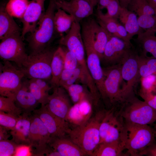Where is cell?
<instances>
[{
  "label": "cell",
  "mask_w": 156,
  "mask_h": 156,
  "mask_svg": "<svg viewBox=\"0 0 156 156\" xmlns=\"http://www.w3.org/2000/svg\"><path fill=\"white\" fill-rule=\"evenodd\" d=\"M105 111H99L85 124L70 128L68 131V137L87 156H92L100 144L99 127Z\"/></svg>",
  "instance_id": "cell-1"
},
{
  "label": "cell",
  "mask_w": 156,
  "mask_h": 156,
  "mask_svg": "<svg viewBox=\"0 0 156 156\" xmlns=\"http://www.w3.org/2000/svg\"><path fill=\"white\" fill-rule=\"evenodd\" d=\"M57 8L55 0H50L48 7L34 31L27 41L30 54L38 53L49 47L55 31L53 18Z\"/></svg>",
  "instance_id": "cell-2"
},
{
  "label": "cell",
  "mask_w": 156,
  "mask_h": 156,
  "mask_svg": "<svg viewBox=\"0 0 156 156\" xmlns=\"http://www.w3.org/2000/svg\"><path fill=\"white\" fill-rule=\"evenodd\" d=\"M125 148L129 155L142 156L144 151L155 143V130L149 125L125 122Z\"/></svg>",
  "instance_id": "cell-3"
},
{
  "label": "cell",
  "mask_w": 156,
  "mask_h": 156,
  "mask_svg": "<svg viewBox=\"0 0 156 156\" xmlns=\"http://www.w3.org/2000/svg\"><path fill=\"white\" fill-rule=\"evenodd\" d=\"M121 64L103 67L104 75V94L102 98L110 109L119 108L126 102L121 84L123 80L121 73Z\"/></svg>",
  "instance_id": "cell-4"
},
{
  "label": "cell",
  "mask_w": 156,
  "mask_h": 156,
  "mask_svg": "<svg viewBox=\"0 0 156 156\" xmlns=\"http://www.w3.org/2000/svg\"><path fill=\"white\" fill-rule=\"evenodd\" d=\"M119 111L125 122L148 125L156 121V109L135 95L127 100Z\"/></svg>",
  "instance_id": "cell-5"
},
{
  "label": "cell",
  "mask_w": 156,
  "mask_h": 156,
  "mask_svg": "<svg viewBox=\"0 0 156 156\" xmlns=\"http://www.w3.org/2000/svg\"><path fill=\"white\" fill-rule=\"evenodd\" d=\"M55 50L49 47L36 53L28 55L20 69L27 79L50 80L52 77L51 62Z\"/></svg>",
  "instance_id": "cell-6"
},
{
  "label": "cell",
  "mask_w": 156,
  "mask_h": 156,
  "mask_svg": "<svg viewBox=\"0 0 156 156\" xmlns=\"http://www.w3.org/2000/svg\"><path fill=\"white\" fill-rule=\"evenodd\" d=\"M99 131L100 144L117 141L125 142V122L119 109L113 108L105 110L100 122Z\"/></svg>",
  "instance_id": "cell-7"
},
{
  "label": "cell",
  "mask_w": 156,
  "mask_h": 156,
  "mask_svg": "<svg viewBox=\"0 0 156 156\" xmlns=\"http://www.w3.org/2000/svg\"><path fill=\"white\" fill-rule=\"evenodd\" d=\"M3 61V63L0 64V96L14 100L25 75L20 69L10 62Z\"/></svg>",
  "instance_id": "cell-8"
},
{
  "label": "cell",
  "mask_w": 156,
  "mask_h": 156,
  "mask_svg": "<svg viewBox=\"0 0 156 156\" xmlns=\"http://www.w3.org/2000/svg\"><path fill=\"white\" fill-rule=\"evenodd\" d=\"M21 35L19 33L8 36L1 40L0 43L1 58L14 62L19 68L28 56Z\"/></svg>",
  "instance_id": "cell-9"
},
{
  "label": "cell",
  "mask_w": 156,
  "mask_h": 156,
  "mask_svg": "<svg viewBox=\"0 0 156 156\" xmlns=\"http://www.w3.org/2000/svg\"><path fill=\"white\" fill-rule=\"evenodd\" d=\"M81 32L83 42L92 47L101 61L105 47L111 35L98 22L91 18L83 23Z\"/></svg>",
  "instance_id": "cell-10"
},
{
  "label": "cell",
  "mask_w": 156,
  "mask_h": 156,
  "mask_svg": "<svg viewBox=\"0 0 156 156\" xmlns=\"http://www.w3.org/2000/svg\"><path fill=\"white\" fill-rule=\"evenodd\" d=\"M30 118L29 140L33 155H46L50 147V135L39 117L33 114Z\"/></svg>",
  "instance_id": "cell-11"
},
{
  "label": "cell",
  "mask_w": 156,
  "mask_h": 156,
  "mask_svg": "<svg viewBox=\"0 0 156 156\" xmlns=\"http://www.w3.org/2000/svg\"><path fill=\"white\" fill-rule=\"evenodd\" d=\"M138 56L136 53L131 49L121 64V76L123 80L126 82L123 91L126 101L135 95L134 88L139 79L140 78L139 72Z\"/></svg>",
  "instance_id": "cell-12"
},
{
  "label": "cell",
  "mask_w": 156,
  "mask_h": 156,
  "mask_svg": "<svg viewBox=\"0 0 156 156\" xmlns=\"http://www.w3.org/2000/svg\"><path fill=\"white\" fill-rule=\"evenodd\" d=\"M131 44L111 36L107 44L101 61L103 67L122 64L131 50Z\"/></svg>",
  "instance_id": "cell-13"
},
{
  "label": "cell",
  "mask_w": 156,
  "mask_h": 156,
  "mask_svg": "<svg viewBox=\"0 0 156 156\" xmlns=\"http://www.w3.org/2000/svg\"><path fill=\"white\" fill-rule=\"evenodd\" d=\"M53 89V93L49 95L46 106L56 116L66 121L67 115L72 106L71 99L66 91L62 87L58 86Z\"/></svg>",
  "instance_id": "cell-14"
},
{
  "label": "cell",
  "mask_w": 156,
  "mask_h": 156,
  "mask_svg": "<svg viewBox=\"0 0 156 156\" xmlns=\"http://www.w3.org/2000/svg\"><path fill=\"white\" fill-rule=\"evenodd\" d=\"M46 127L51 137H62L67 135L70 128L68 123L57 117L47 109L46 105H42L40 108L33 112Z\"/></svg>",
  "instance_id": "cell-15"
},
{
  "label": "cell",
  "mask_w": 156,
  "mask_h": 156,
  "mask_svg": "<svg viewBox=\"0 0 156 156\" xmlns=\"http://www.w3.org/2000/svg\"><path fill=\"white\" fill-rule=\"evenodd\" d=\"M45 0H32L23 17L21 19L23 24L21 36L23 39L26 34L32 33L45 13Z\"/></svg>",
  "instance_id": "cell-16"
},
{
  "label": "cell",
  "mask_w": 156,
  "mask_h": 156,
  "mask_svg": "<svg viewBox=\"0 0 156 156\" xmlns=\"http://www.w3.org/2000/svg\"><path fill=\"white\" fill-rule=\"evenodd\" d=\"M55 3L57 8L63 10L79 23L93 12L94 7L88 0H55Z\"/></svg>",
  "instance_id": "cell-17"
},
{
  "label": "cell",
  "mask_w": 156,
  "mask_h": 156,
  "mask_svg": "<svg viewBox=\"0 0 156 156\" xmlns=\"http://www.w3.org/2000/svg\"><path fill=\"white\" fill-rule=\"evenodd\" d=\"M84 44L88 69L102 98L104 94V75L101 59L92 46Z\"/></svg>",
  "instance_id": "cell-18"
},
{
  "label": "cell",
  "mask_w": 156,
  "mask_h": 156,
  "mask_svg": "<svg viewBox=\"0 0 156 156\" xmlns=\"http://www.w3.org/2000/svg\"><path fill=\"white\" fill-rule=\"evenodd\" d=\"M93 104L92 102L84 100L72 105L66 118L70 127L80 126L88 122L92 117Z\"/></svg>",
  "instance_id": "cell-19"
},
{
  "label": "cell",
  "mask_w": 156,
  "mask_h": 156,
  "mask_svg": "<svg viewBox=\"0 0 156 156\" xmlns=\"http://www.w3.org/2000/svg\"><path fill=\"white\" fill-rule=\"evenodd\" d=\"M27 79L25 77L23 78L14 101L16 105L21 110L22 113L31 114L40 103L30 92L28 87V79Z\"/></svg>",
  "instance_id": "cell-20"
},
{
  "label": "cell",
  "mask_w": 156,
  "mask_h": 156,
  "mask_svg": "<svg viewBox=\"0 0 156 156\" xmlns=\"http://www.w3.org/2000/svg\"><path fill=\"white\" fill-rule=\"evenodd\" d=\"M67 136L51 137L49 145L60 156H87Z\"/></svg>",
  "instance_id": "cell-21"
},
{
  "label": "cell",
  "mask_w": 156,
  "mask_h": 156,
  "mask_svg": "<svg viewBox=\"0 0 156 156\" xmlns=\"http://www.w3.org/2000/svg\"><path fill=\"white\" fill-rule=\"evenodd\" d=\"M31 114L22 113L19 117L14 128L10 131L11 140L17 144L30 145L29 135Z\"/></svg>",
  "instance_id": "cell-22"
},
{
  "label": "cell",
  "mask_w": 156,
  "mask_h": 156,
  "mask_svg": "<svg viewBox=\"0 0 156 156\" xmlns=\"http://www.w3.org/2000/svg\"><path fill=\"white\" fill-rule=\"evenodd\" d=\"M118 19L127 31L130 40L135 35L143 32L139 25L137 15L127 8L121 7Z\"/></svg>",
  "instance_id": "cell-23"
},
{
  "label": "cell",
  "mask_w": 156,
  "mask_h": 156,
  "mask_svg": "<svg viewBox=\"0 0 156 156\" xmlns=\"http://www.w3.org/2000/svg\"><path fill=\"white\" fill-rule=\"evenodd\" d=\"M65 51L60 46L54 53L51 62L52 77L50 81L52 88L59 86V82L62 73L64 69Z\"/></svg>",
  "instance_id": "cell-24"
},
{
  "label": "cell",
  "mask_w": 156,
  "mask_h": 156,
  "mask_svg": "<svg viewBox=\"0 0 156 156\" xmlns=\"http://www.w3.org/2000/svg\"><path fill=\"white\" fill-rule=\"evenodd\" d=\"M22 29L13 18L5 10V7L0 8V39H3L13 34L21 33Z\"/></svg>",
  "instance_id": "cell-25"
},
{
  "label": "cell",
  "mask_w": 156,
  "mask_h": 156,
  "mask_svg": "<svg viewBox=\"0 0 156 156\" xmlns=\"http://www.w3.org/2000/svg\"><path fill=\"white\" fill-rule=\"evenodd\" d=\"M125 142L117 141L99 144L92 156H129L123 151L125 149Z\"/></svg>",
  "instance_id": "cell-26"
},
{
  "label": "cell",
  "mask_w": 156,
  "mask_h": 156,
  "mask_svg": "<svg viewBox=\"0 0 156 156\" xmlns=\"http://www.w3.org/2000/svg\"><path fill=\"white\" fill-rule=\"evenodd\" d=\"M65 89L73 104L83 100H88L92 102L95 105H97L93 96L86 85L75 83Z\"/></svg>",
  "instance_id": "cell-27"
},
{
  "label": "cell",
  "mask_w": 156,
  "mask_h": 156,
  "mask_svg": "<svg viewBox=\"0 0 156 156\" xmlns=\"http://www.w3.org/2000/svg\"><path fill=\"white\" fill-rule=\"evenodd\" d=\"M53 21L55 31L60 35L66 34L75 21L72 16L60 8L55 12Z\"/></svg>",
  "instance_id": "cell-28"
},
{
  "label": "cell",
  "mask_w": 156,
  "mask_h": 156,
  "mask_svg": "<svg viewBox=\"0 0 156 156\" xmlns=\"http://www.w3.org/2000/svg\"><path fill=\"white\" fill-rule=\"evenodd\" d=\"M155 33L145 31L138 35L136 40L142 49L144 54L147 53H151L156 58V36Z\"/></svg>",
  "instance_id": "cell-29"
},
{
  "label": "cell",
  "mask_w": 156,
  "mask_h": 156,
  "mask_svg": "<svg viewBox=\"0 0 156 156\" xmlns=\"http://www.w3.org/2000/svg\"><path fill=\"white\" fill-rule=\"evenodd\" d=\"M29 1V0H9L5 6V10L12 17L21 19Z\"/></svg>",
  "instance_id": "cell-30"
},
{
  "label": "cell",
  "mask_w": 156,
  "mask_h": 156,
  "mask_svg": "<svg viewBox=\"0 0 156 156\" xmlns=\"http://www.w3.org/2000/svg\"><path fill=\"white\" fill-rule=\"evenodd\" d=\"M138 58L140 77H145L156 72V58L143 54L138 55Z\"/></svg>",
  "instance_id": "cell-31"
},
{
  "label": "cell",
  "mask_w": 156,
  "mask_h": 156,
  "mask_svg": "<svg viewBox=\"0 0 156 156\" xmlns=\"http://www.w3.org/2000/svg\"><path fill=\"white\" fill-rule=\"evenodd\" d=\"M127 9L138 16L143 14L155 15L154 9L147 0H131Z\"/></svg>",
  "instance_id": "cell-32"
},
{
  "label": "cell",
  "mask_w": 156,
  "mask_h": 156,
  "mask_svg": "<svg viewBox=\"0 0 156 156\" xmlns=\"http://www.w3.org/2000/svg\"><path fill=\"white\" fill-rule=\"evenodd\" d=\"M98 22L111 35L113 36L116 32L119 23L118 19L104 14L100 10H98L96 14Z\"/></svg>",
  "instance_id": "cell-33"
},
{
  "label": "cell",
  "mask_w": 156,
  "mask_h": 156,
  "mask_svg": "<svg viewBox=\"0 0 156 156\" xmlns=\"http://www.w3.org/2000/svg\"><path fill=\"white\" fill-rule=\"evenodd\" d=\"M0 111L18 117L22 114L21 110L16 105L14 100L1 96H0Z\"/></svg>",
  "instance_id": "cell-34"
},
{
  "label": "cell",
  "mask_w": 156,
  "mask_h": 156,
  "mask_svg": "<svg viewBox=\"0 0 156 156\" xmlns=\"http://www.w3.org/2000/svg\"><path fill=\"white\" fill-rule=\"evenodd\" d=\"M28 87L30 92L40 104L42 105L47 104L49 94L40 88L32 79H28Z\"/></svg>",
  "instance_id": "cell-35"
},
{
  "label": "cell",
  "mask_w": 156,
  "mask_h": 156,
  "mask_svg": "<svg viewBox=\"0 0 156 156\" xmlns=\"http://www.w3.org/2000/svg\"><path fill=\"white\" fill-rule=\"evenodd\" d=\"M138 23L140 27L145 31H153L156 33V16L143 14L138 16Z\"/></svg>",
  "instance_id": "cell-36"
},
{
  "label": "cell",
  "mask_w": 156,
  "mask_h": 156,
  "mask_svg": "<svg viewBox=\"0 0 156 156\" xmlns=\"http://www.w3.org/2000/svg\"><path fill=\"white\" fill-rule=\"evenodd\" d=\"M19 117L0 111V126L8 131L12 130L14 128Z\"/></svg>",
  "instance_id": "cell-37"
},
{
  "label": "cell",
  "mask_w": 156,
  "mask_h": 156,
  "mask_svg": "<svg viewBox=\"0 0 156 156\" xmlns=\"http://www.w3.org/2000/svg\"><path fill=\"white\" fill-rule=\"evenodd\" d=\"M141 88L145 92H153L156 89V72L148 76L140 77Z\"/></svg>",
  "instance_id": "cell-38"
},
{
  "label": "cell",
  "mask_w": 156,
  "mask_h": 156,
  "mask_svg": "<svg viewBox=\"0 0 156 156\" xmlns=\"http://www.w3.org/2000/svg\"><path fill=\"white\" fill-rule=\"evenodd\" d=\"M18 144L12 140H0V156H13Z\"/></svg>",
  "instance_id": "cell-39"
},
{
  "label": "cell",
  "mask_w": 156,
  "mask_h": 156,
  "mask_svg": "<svg viewBox=\"0 0 156 156\" xmlns=\"http://www.w3.org/2000/svg\"><path fill=\"white\" fill-rule=\"evenodd\" d=\"M65 59L64 69H74L79 66L78 60L75 55L64 47Z\"/></svg>",
  "instance_id": "cell-40"
},
{
  "label": "cell",
  "mask_w": 156,
  "mask_h": 156,
  "mask_svg": "<svg viewBox=\"0 0 156 156\" xmlns=\"http://www.w3.org/2000/svg\"><path fill=\"white\" fill-rule=\"evenodd\" d=\"M119 0H111L106 8L107 12L106 15L117 19L121 9Z\"/></svg>",
  "instance_id": "cell-41"
},
{
  "label": "cell",
  "mask_w": 156,
  "mask_h": 156,
  "mask_svg": "<svg viewBox=\"0 0 156 156\" xmlns=\"http://www.w3.org/2000/svg\"><path fill=\"white\" fill-rule=\"evenodd\" d=\"M139 95L147 104L156 109V94L153 92H145L140 90Z\"/></svg>",
  "instance_id": "cell-42"
},
{
  "label": "cell",
  "mask_w": 156,
  "mask_h": 156,
  "mask_svg": "<svg viewBox=\"0 0 156 156\" xmlns=\"http://www.w3.org/2000/svg\"><path fill=\"white\" fill-rule=\"evenodd\" d=\"M33 155L31 146L25 144H18L13 156Z\"/></svg>",
  "instance_id": "cell-43"
},
{
  "label": "cell",
  "mask_w": 156,
  "mask_h": 156,
  "mask_svg": "<svg viewBox=\"0 0 156 156\" xmlns=\"http://www.w3.org/2000/svg\"><path fill=\"white\" fill-rule=\"evenodd\" d=\"M113 36L119 38L129 44H131L129 40L127 31L125 27L122 25L119 24L116 33Z\"/></svg>",
  "instance_id": "cell-44"
},
{
  "label": "cell",
  "mask_w": 156,
  "mask_h": 156,
  "mask_svg": "<svg viewBox=\"0 0 156 156\" xmlns=\"http://www.w3.org/2000/svg\"><path fill=\"white\" fill-rule=\"evenodd\" d=\"M32 79L40 88L47 93H49V91L52 88L46 80L39 78Z\"/></svg>",
  "instance_id": "cell-45"
},
{
  "label": "cell",
  "mask_w": 156,
  "mask_h": 156,
  "mask_svg": "<svg viewBox=\"0 0 156 156\" xmlns=\"http://www.w3.org/2000/svg\"><path fill=\"white\" fill-rule=\"evenodd\" d=\"M143 155L156 156V143H154L148 147L142 153Z\"/></svg>",
  "instance_id": "cell-46"
},
{
  "label": "cell",
  "mask_w": 156,
  "mask_h": 156,
  "mask_svg": "<svg viewBox=\"0 0 156 156\" xmlns=\"http://www.w3.org/2000/svg\"><path fill=\"white\" fill-rule=\"evenodd\" d=\"M8 130L0 126V140L8 139L11 135L8 133Z\"/></svg>",
  "instance_id": "cell-47"
},
{
  "label": "cell",
  "mask_w": 156,
  "mask_h": 156,
  "mask_svg": "<svg viewBox=\"0 0 156 156\" xmlns=\"http://www.w3.org/2000/svg\"><path fill=\"white\" fill-rule=\"evenodd\" d=\"M111 0H99L98 5L97 9L101 10L106 8Z\"/></svg>",
  "instance_id": "cell-48"
},
{
  "label": "cell",
  "mask_w": 156,
  "mask_h": 156,
  "mask_svg": "<svg viewBox=\"0 0 156 156\" xmlns=\"http://www.w3.org/2000/svg\"><path fill=\"white\" fill-rule=\"evenodd\" d=\"M121 7L127 8L131 0H119Z\"/></svg>",
  "instance_id": "cell-49"
},
{
  "label": "cell",
  "mask_w": 156,
  "mask_h": 156,
  "mask_svg": "<svg viewBox=\"0 0 156 156\" xmlns=\"http://www.w3.org/2000/svg\"><path fill=\"white\" fill-rule=\"evenodd\" d=\"M147 1L154 9L156 8V0H147Z\"/></svg>",
  "instance_id": "cell-50"
},
{
  "label": "cell",
  "mask_w": 156,
  "mask_h": 156,
  "mask_svg": "<svg viewBox=\"0 0 156 156\" xmlns=\"http://www.w3.org/2000/svg\"><path fill=\"white\" fill-rule=\"evenodd\" d=\"M94 7L97 5L99 0H88Z\"/></svg>",
  "instance_id": "cell-51"
},
{
  "label": "cell",
  "mask_w": 156,
  "mask_h": 156,
  "mask_svg": "<svg viewBox=\"0 0 156 156\" xmlns=\"http://www.w3.org/2000/svg\"><path fill=\"white\" fill-rule=\"evenodd\" d=\"M155 136L156 137V123L155 125Z\"/></svg>",
  "instance_id": "cell-52"
},
{
  "label": "cell",
  "mask_w": 156,
  "mask_h": 156,
  "mask_svg": "<svg viewBox=\"0 0 156 156\" xmlns=\"http://www.w3.org/2000/svg\"><path fill=\"white\" fill-rule=\"evenodd\" d=\"M153 92L156 94V89Z\"/></svg>",
  "instance_id": "cell-53"
},
{
  "label": "cell",
  "mask_w": 156,
  "mask_h": 156,
  "mask_svg": "<svg viewBox=\"0 0 156 156\" xmlns=\"http://www.w3.org/2000/svg\"><path fill=\"white\" fill-rule=\"evenodd\" d=\"M154 9L155 11V15L156 16V8H154Z\"/></svg>",
  "instance_id": "cell-54"
}]
</instances>
